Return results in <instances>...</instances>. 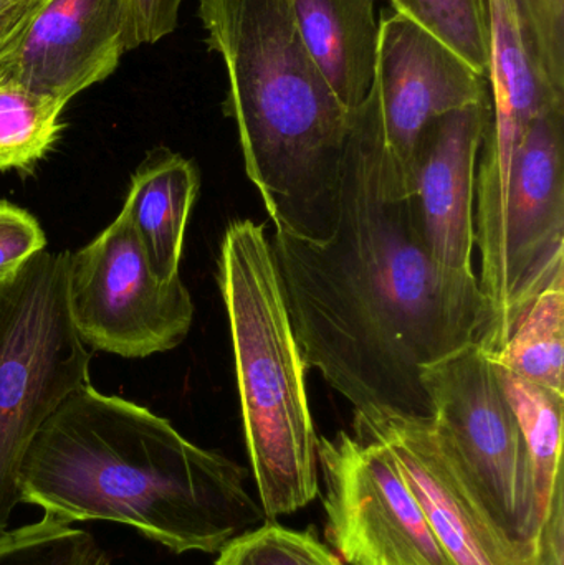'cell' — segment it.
Returning <instances> with one entry per match:
<instances>
[{"instance_id": "6da1fadb", "label": "cell", "mask_w": 564, "mask_h": 565, "mask_svg": "<svg viewBox=\"0 0 564 565\" xmlns=\"http://www.w3.org/2000/svg\"><path fill=\"white\" fill-rule=\"evenodd\" d=\"M376 93L353 113L333 231L323 241L272 238L307 369L354 414L430 418L424 369L479 342L489 306L476 274L430 255L414 199L387 178Z\"/></svg>"}, {"instance_id": "7a4b0ae2", "label": "cell", "mask_w": 564, "mask_h": 565, "mask_svg": "<svg viewBox=\"0 0 564 565\" xmlns=\"http://www.w3.org/2000/svg\"><path fill=\"white\" fill-rule=\"evenodd\" d=\"M245 477L149 408L86 385L33 440L20 503L70 524H125L175 554H217L268 521Z\"/></svg>"}, {"instance_id": "3957f363", "label": "cell", "mask_w": 564, "mask_h": 565, "mask_svg": "<svg viewBox=\"0 0 564 565\" xmlns=\"http://www.w3.org/2000/svg\"><path fill=\"white\" fill-rule=\"evenodd\" d=\"M207 45L228 76L225 115L275 232L333 231L348 113L308 53L291 0H199Z\"/></svg>"}, {"instance_id": "277c9868", "label": "cell", "mask_w": 564, "mask_h": 565, "mask_svg": "<svg viewBox=\"0 0 564 565\" xmlns=\"http://www.w3.org/2000/svg\"><path fill=\"white\" fill-rule=\"evenodd\" d=\"M217 282L252 471L262 510L275 521L318 497L320 467L307 365L265 225L244 218L225 228Z\"/></svg>"}, {"instance_id": "5b68a950", "label": "cell", "mask_w": 564, "mask_h": 565, "mask_svg": "<svg viewBox=\"0 0 564 565\" xmlns=\"http://www.w3.org/2000/svg\"><path fill=\"white\" fill-rule=\"evenodd\" d=\"M70 254L40 252L0 282V534L20 504L26 454L70 395L89 385V354L68 302Z\"/></svg>"}, {"instance_id": "8992f818", "label": "cell", "mask_w": 564, "mask_h": 565, "mask_svg": "<svg viewBox=\"0 0 564 565\" xmlns=\"http://www.w3.org/2000/svg\"><path fill=\"white\" fill-rule=\"evenodd\" d=\"M430 420L464 487L507 546L540 564L542 511L522 428L479 342L424 369Z\"/></svg>"}, {"instance_id": "52a82bcc", "label": "cell", "mask_w": 564, "mask_h": 565, "mask_svg": "<svg viewBox=\"0 0 564 565\" xmlns=\"http://www.w3.org/2000/svg\"><path fill=\"white\" fill-rule=\"evenodd\" d=\"M479 254V285L489 306L479 344L496 354L540 292L564 274V106L526 129L496 231Z\"/></svg>"}, {"instance_id": "ba28073f", "label": "cell", "mask_w": 564, "mask_h": 565, "mask_svg": "<svg viewBox=\"0 0 564 565\" xmlns=\"http://www.w3.org/2000/svg\"><path fill=\"white\" fill-rule=\"evenodd\" d=\"M68 302L83 344L128 359L178 348L194 319L191 292L156 277L125 211L70 255Z\"/></svg>"}, {"instance_id": "9c48e42d", "label": "cell", "mask_w": 564, "mask_h": 565, "mask_svg": "<svg viewBox=\"0 0 564 565\" xmlns=\"http://www.w3.org/2000/svg\"><path fill=\"white\" fill-rule=\"evenodd\" d=\"M327 534L348 565H456L390 451L340 431L318 437Z\"/></svg>"}, {"instance_id": "30bf717a", "label": "cell", "mask_w": 564, "mask_h": 565, "mask_svg": "<svg viewBox=\"0 0 564 565\" xmlns=\"http://www.w3.org/2000/svg\"><path fill=\"white\" fill-rule=\"evenodd\" d=\"M373 89L383 131L384 169L409 198L414 151L424 128L446 113L490 98L487 76L396 10H384L381 15Z\"/></svg>"}, {"instance_id": "8fae6325", "label": "cell", "mask_w": 564, "mask_h": 565, "mask_svg": "<svg viewBox=\"0 0 564 565\" xmlns=\"http://www.w3.org/2000/svg\"><path fill=\"white\" fill-rule=\"evenodd\" d=\"M135 49L129 0H40L0 68L68 105Z\"/></svg>"}, {"instance_id": "7c38bea8", "label": "cell", "mask_w": 564, "mask_h": 565, "mask_svg": "<svg viewBox=\"0 0 564 565\" xmlns=\"http://www.w3.org/2000/svg\"><path fill=\"white\" fill-rule=\"evenodd\" d=\"M354 437L390 451L456 565H525L470 497L440 447L433 420L397 412L354 414Z\"/></svg>"}, {"instance_id": "4fadbf2b", "label": "cell", "mask_w": 564, "mask_h": 565, "mask_svg": "<svg viewBox=\"0 0 564 565\" xmlns=\"http://www.w3.org/2000/svg\"><path fill=\"white\" fill-rule=\"evenodd\" d=\"M492 116L483 99L433 119L411 168L413 199L430 255L450 270L476 274L477 164Z\"/></svg>"}, {"instance_id": "5bb4252c", "label": "cell", "mask_w": 564, "mask_h": 565, "mask_svg": "<svg viewBox=\"0 0 564 565\" xmlns=\"http://www.w3.org/2000/svg\"><path fill=\"white\" fill-rule=\"evenodd\" d=\"M376 0H291L298 32L348 113L370 96L376 72L380 22Z\"/></svg>"}, {"instance_id": "9a60e30c", "label": "cell", "mask_w": 564, "mask_h": 565, "mask_svg": "<svg viewBox=\"0 0 564 565\" xmlns=\"http://www.w3.org/2000/svg\"><path fill=\"white\" fill-rule=\"evenodd\" d=\"M199 189L198 166L168 148L152 149L132 174L121 211L161 280L179 277L185 228Z\"/></svg>"}, {"instance_id": "2e32d148", "label": "cell", "mask_w": 564, "mask_h": 565, "mask_svg": "<svg viewBox=\"0 0 564 565\" xmlns=\"http://www.w3.org/2000/svg\"><path fill=\"white\" fill-rule=\"evenodd\" d=\"M496 371L525 438L542 511L543 533L550 524L564 520V395L525 381L499 365Z\"/></svg>"}, {"instance_id": "e0dca14e", "label": "cell", "mask_w": 564, "mask_h": 565, "mask_svg": "<svg viewBox=\"0 0 564 565\" xmlns=\"http://www.w3.org/2000/svg\"><path fill=\"white\" fill-rule=\"evenodd\" d=\"M489 358L499 367L564 395V274L540 292L506 345Z\"/></svg>"}, {"instance_id": "ac0fdd59", "label": "cell", "mask_w": 564, "mask_h": 565, "mask_svg": "<svg viewBox=\"0 0 564 565\" xmlns=\"http://www.w3.org/2000/svg\"><path fill=\"white\" fill-rule=\"evenodd\" d=\"M65 106L0 68V171L29 172L45 158L62 131Z\"/></svg>"}, {"instance_id": "d6986e66", "label": "cell", "mask_w": 564, "mask_h": 565, "mask_svg": "<svg viewBox=\"0 0 564 565\" xmlns=\"http://www.w3.org/2000/svg\"><path fill=\"white\" fill-rule=\"evenodd\" d=\"M0 565H109V556L92 534L45 514L0 534Z\"/></svg>"}, {"instance_id": "ffe728a7", "label": "cell", "mask_w": 564, "mask_h": 565, "mask_svg": "<svg viewBox=\"0 0 564 565\" xmlns=\"http://www.w3.org/2000/svg\"><path fill=\"white\" fill-rule=\"evenodd\" d=\"M396 12L446 43L477 73H489V32L482 0H390Z\"/></svg>"}, {"instance_id": "44dd1931", "label": "cell", "mask_w": 564, "mask_h": 565, "mask_svg": "<svg viewBox=\"0 0 564 565\" xmlns=\"http://www.w3.org/2000/svg\"><path fill=\"white\" fill-rule=\"evenodd\" d=\"M214 565H344L313 526L295 531L267 521L227 544Z\"/></svg>"}, {"instance_id": "7402d4cb", "label": "cell", "mask_w": 564, "mask_h": 565, "mask_svg": "<svg viewBox=\"0 0 564 565\" xmlns=\"http://www.w3.org/2000/svg\"><path fill=\"white\" fill-rule=\"evenodd\" d=\"M536 68L564 95V0H513Z\"/></svg>"}, {"instance_id": "603a6c76", "label": "cell", "mask_w": 564, "mask_h": 565, "mask_svg": "<svg viewBox=\"0 0 564 565\" xmlns=\"http://www.w3.org/2000/svg\"><path fill=\"white\" fill-rule=\"evenodd\" d=\"M46 237L29 212L0 201V282L9 280L30 258L45 250Z\"/></svg>"}, {"instance_id": "cb8c5ba5", "label": "cell", "mask_w": 564, "mask_h": 565, "mask_svg": "<svg viewBox=\"0 0 564 565\" xmlns=\"http://www.w3.org/2000/svg\"><path fill=\"white\" fill-rule=\"evenodd\" d=\"M138 46L151 45L171 35L178 26L179 9L184 0H129Z\"/></svg>"}, {"instance_id": "d4e9b609", "label": "cell", "mask_w": 564, "mask_h": 565, "mask_svg": "<svg viewBox=\"0 0 564 565\" xmlns=\"http://www.w3.org/2000/svg\"><path fill=\"white\" fill-rule=\"evenodd\" d=\"M40 0H22L0 10V62L9 55Z\"/></svg>"}, {"instance_id": "484cf974", "label": "cell", "mask_w": 564, "mask_h": 565, "mask_svg": "<svg viewBox=\"0 0 564 565\" xmlns=\"http://www.w3.org/2000/svg\"><path fill=\"white\" fill-rule=\"evenodd\" d=\"M17 2H22V0H0V10L7 9V7L13 6Z\"/></svg>"}]
</instances>
